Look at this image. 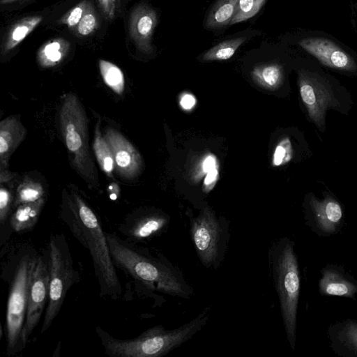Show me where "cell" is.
<instances>
[{"instance_id": "cell-1", "label": "cell", "mask_w": 357, "mask_h": 357, "mask_svg": "<svg viewBox=\"0 0 357 357\" xmlns=\"http://www.w3.org/2000/svg\"><path fill=\"white\" fill-rule=\"evenodd\" d=\"M105 234L114 265L132 279L136 287L185 299L192 296L193 289L181 271L162 254L114 233Z\"/></svg>"}, {"instance_id": "cell-2", "label": "cell", "mask_w": 357, "mask_h": 357, "mask_svg": "<svg viewBox=\"0 0 357 357\" xmlns=\"http://www.w3.org/2000/svg\"><path fill=\"white\" fill-rule=\"evenodd\" d=\"M61 220L72 235L88 250L99 284V296L114 301L123 288L113 264L105 232L95 213L77 194L68 198Z\"/></svg>"}, {"instance_id": "cell-3", "label": "cell", "mask_w": 357, "mask_h": 357, "mask_svg": "<svg viewBox=\"0 0 357 357\" xmlns=\"http://www.w3.org/2000/svg\"><path fill=\"white\" fill-rule=\"evenodd\" d=\"M38 254L33 245H15L2 264V278L8 284L5 336L6 354L14 356L24 347L22 329L25 323L31 278Z\"/></svg>"}, {"instance_id": "cell-4", "label": "cell", "mask_w": 357, "mask_h": 357, "mask_svg": "<svg viewBox=\"0 0 357 357\" xmlns=\"http://www.w3.org/2000/svg\"><path fill=\"white\" fill-rule=\"evenodd\" d=\"M294 242L287 237L274 241L268 252L269 275L278 295L287 339L296 346L301 277Z\"/></svg>"}, {"instance_id": "cell-5", "label": "cell", "mask_w": 357, "mask_h": 357, "mask_svg": "<svg viewBox=\"0 0 357 357\" xmlns=\"http://www.w3.org/2000/svg\"><path fill=\"white\" fill-rule=\"evenodd\" d=\"M296 72L299 93L311 121L323 132L325 116L331 109L343 112L349 98L339 82L313 60L300 59Z\"/></svg>"}, {"instance_id": "cell-6", "label": "cell", "mask_w": 357, "mask_h": 357, "mask_svg": "<svg viewBox=\"0 0 357 357\" xmlns=\"http://www.w3.org/2000/svg\"><path fill=\"white\" fill-rule=\"evenodd\" d=\"M59 124L73 165L89 184L96 187L98 174L89 150L88 119L84 107L74 93H67L63 98Z\"/></svg>"}, {"instance_id": "cell-7", "label": "cell", "mask_w": 357, "mask_h": 357, "mask_svg": "<svg viewBox=\"0 0 357 357\" xmlns=\"http://www.w3.org/2000/svg\"><path fill=\"white\" fill-rule=\"evenodd\" d=\"M49 276V298L40 333H45L59 313L70 288L79 280L68 241L63 234H52L44 253Z\"/></svg>"}, {"instance_id": "cell-8", "label": "cell", "mask_w": 357, "mask_h": 357, "mask_svg": "<svg viewBox=\"0 0 357 357\" xmlns=\"http://www.w3.org/2000/svg\"><path fill=\"white\" fill-rule=\"evenodd\" d=\"M294 45L307 59L338 73L357 77V52L320 30H305L294 38Z\"/></svg>"}, {"instance_id": "cell-9", "label": "cell", "mask_w": 357, "mask_h": 357, "mask_svg": "<svg viewBox=\"0 0 357 357\" xmlns=\"http://www.w3.org/2000/svg\"><path fill=\"white\" fill-rule=\"evenodd\" d=\"M190 235L202 265L208 269H218L225 259L230 239L229 223L206 207L190 219Z\"/></svg>"}, {"instance_id": "cell-10", "label": "cell", "mask_w": 357, "mask_h": 357, "mask_svg": "<svg viewBox=\"0 0 357 357\" xmlns=\"http://www.w3.org/2000/svg\"><path fill=\"white\" fill-rule=\"evenodd\" d=\"M50 276L47 261L43 255L38 254L33 269L28 297L25 323L22 329L24 347L38 326L49 298Z\"/></svg>"}, {"instance_id": "cell-11", "label": "cell", "mask_w": 357, "mask_h": 357, "mask_svg": "<svg viewBox=\"0 0 357 357\" xmlns=\"http://www.w3.org/2000/svg\"><path fill=\"white\" fill-rule=\"evenodd\" d=\"M342 215L340 204L332 197L322 199L310 197L305 211L306 225L317 235L329 236L337 233Z\"/></svg>"}, {"instance_id": "cell-12", "label": "cell", "mask_w": 357, "mask_h": 357, "mask_svg": "<svg viewBox=\"0 0 357 357\" xmlns=\"http://www.w3.org/2000/svg\"><path fill=\"white\" fill-rule=\"evenodd\" d=\"M169 218L159 212L133 214L118 227L126 239L134 243H145L159 236L167 230Z\"/></svg>"}, {"instance_id": "cell-13", "label": "cell", "mask_w": 357, "mask_h": 357, "mask_svg": "<svg viewBox=\"0 0 357 357\" xmlns=\"http://www.w3.org/2000/svg\"><path fill=\"white\" fill-rule=\"evenodd\" d=\"M108 142L118 174L123 178L136 177L142 167V160L135 147L118 130L108 128L104 135Z\"/></svg>"}, {"instance_id": "cell-14", "label": "cell", "mask_w": 357, "mask_h": 357, "mask_svg": "<svg viewBox=\"0 0 357 357\" xmlns=\"http://www.w3.org/2000/svg\"><path fill=\"white\" fill-rule=\"evenodd\" d=\"M318 287L319 293L324 296L356 299L357 282L336 265L328 264L321 270Z\"/></svg>"}, {"instance_id": "cell-15", "label": "cell", "mask_w": 357, "mask_h": 357, "mask_svg": "<svg viewBox=\"0 0 357 357\" xmlns=\"http://www.w3.org/2000/svg\"><path fill=\"white\" fill-rule=\"evenodd\" d=\"M157 15L155 10L146 5L137 6L130 17V34L139 50L151 52V37L157 24Z\"/></svg>"}, {"instance_id": "cell-16", "label": "cell", "mask_w": 357, "mask_h": 357, "mask_svg": "<svg viewBox=\"0 0 357 357\" xmlns=\"http://www.w3.org/2000/svg\"><path fill=\"white\" fill-rule=\"evenodd\" d=\"M330 347L338 356L357 357V320L347 319L328 328Z\"/></svg>"}, {"instance_id": "cell-17", "label": "cell", "mask_w": 357, "mask_h": 357, "mask_svg": "<svg viewBox=\"0 0 357 357\" xmlns=\"http://www.w3.org/2000/svg\"><path fill=\"white\" fill-rule=\"evenodd\" d=\"M26 135V130L15 116H9L0 123L1 168H5L8 160Z\"/></svg>"}, {"instance_id": "cell-18", "label": "cell", "mask_w": 357, "mask_h": 357, "mask_svg": "<svg viewBox=\"0 0 357 357\" xmlns=\"http://www.w3.org/2000/svg\"><path fill=\"white\" fill-rule=\"evenodd\" d=\"M44 205L45 199L43 197L36 202L22 204L16 207L9 219L12 230L24 232L32 229L39 219Z\"/></svg>"}, {"instance_id": "cell-19", "label": "cell", "mask_w": 357, "mask_h": 357, "mask_svg": "<svg viewBox=\"0 0 357 357\" xmlns=\"http://www.w3.org/2000/svg\"><path fill=\"white\" fill-rule=\"evenodd\" d=\"M251 75L253 79L263 87L275 89L283 83L285 69L282 63L274 62L256 66Z\"/></svg>"}, {"instance_id": "cell-20", "label": "cell", "mask_w": 357, "mask_h": 357, "mask_svg": "<svg viewBox=\"0 0 357 357\" xmlns=\"http://www.w3.org/2000/svg\"><path fill=\"white\" fill-rule=\"evenodd\" d=\"M69 47V43L65 39H52L44 44L38 50V61L42 67H53L63 60Z\"/></svg>"}, {"instance_id": "cell-21", "label": "cell", "mask_w": 357, "mask_h": 357, "mask_svg": "<svg viewBox=\"0 0 357 357\" xmlns=\"http://www.w3.org/2000/svg\"><path fill=\"white\" fill-rule=\"evenodd\" d=\"M239 0H219L211 10L205 22L208 29H218L229 24Z\"/></svg>"}, {"instance_id": "cell-22", "label": "cell", "mask_w": 357, "mask_h": 357, "mask_svg": "<svg viewBox=\"0 0 357 357\" xmlns=\"http://www.w3.org/2000/svg\"><path fill=\"white\" fill-rule=\"evenodd\" d=\"M41 16H31L17 22L10 29L3 45V52H8L18 45L42 21Z\"/></svg>"}, {"instance_id": "cell-23", "label": "cell", "mask_w": 357, "mask_h": 357, "mask_svg": "<svg viewBox=\"0 0 357 357\" xmlns=\"http://www.w3.org/2000/svg\"><path fill=\"white\" fill-rule=\"evenodd\" d=\"M93 147L100 167L108 176H112L115 168L114 156L108 142L100 132L98 123L96 128Z\"/></svg>"}, {"instance_id": "cell-24", "label": "cell", "mask_w": 357, "mask_h": 357, "mask_svg": "<svg viewBox=\"0 0 357 357\" xmlns=\"http://www.w3.org/2000/svg\"><path fill=\"white\" fill-rule=\"evenodd\" d=\"M99 68L104 82L116 93L121 95L124 90L125 79L121 70L115 64L100 59Z\"/></svg>"}, {"instance_id": "cell-25", "label": "cell", "mask_w": 357, "mask_h": 357, "mask_svg": "<svg viewBox=\"0 0 357 357\" xmlns=\"http://www.w3.org/2000/svg\"><path fill=\"white\" fill-rule=\"evenodd\" d=\"M245 39V37H241L224 40L209 49L203 55L202 59L206 61L229 59Z\"/></svg>"}, {"instance_id": "cell-26", "label": "cell", "mask_w": 357, "mask_h": 357, "mask_svg": "<svg viewBox=\"0 0 357 357\" xmlns=\"http://www.w3.org/2000/svg\"><path fill=\"white\" fill-rule=\"evenodd\" d=\"M44 192L43 187L39 182L24 181L17 187L13 206L16 208L22 204L36 202L43 197Z\"/></svg>"}, {"instance_id": "cell-27", "label": "cell", "mask_w": 357, "mask_h": 357, "mask_svg": "<svg viewBox=\"0 0 357 357\" xmlns=\"http://www.w3.org/2000/svg\"><path fill=\"white\" fill-rule=\"evenodd\" d=\"M266 0H239L236 13L229 25L245 21L253 17L264 6Z\"/></svg>"}, {"instance_id": "cell-28", "label": "cell", "mask_w": 357, "mask_h": 357, "mask_svg": "<svg viewBox=\"0 0 357 357\" xmlns=\"http://www.w3.org/2000/svg\"><path fill=\"white\" fill-rule=\"evenodd\" d=\"M292 156L291 144L288 137L283 138L277 144L273 151L272 165L278 167L288 162Z\"/></svg>"}, {"instance_id": "cell-29", "label": "cell", "mask_w": 357, "mask_h": 357, "mask_svg": "<svg viewBox=\"0 0 357 357\" xmlns=\"http://www.w3.org/2000/svg\"><path fill=\"white\" fill-rule=\"evenodd\" d=\"M97 26V17L92 6L88 3L85 13L79 21L77 31L81 36H87L94 31Z\"/></svg>"}, {"instance_id": "cell-30", "label": "cell", "mask_w": 357, "mask_h": 357, "mask_svg": "<svg viewBox=\"0 0 357 357\" xmlns=\"http://www.w3.org/2000/svg\"><path fill=\"white\" fill-rule=\"evenodd\" d=\"M88 3L86 0H83L79 3L76 6L63 15L59 22L66 24L69 27H73L78 24L85 13Z\"/></svg>"}, {"instance_id": "cell-31", "label": "cell", "mask_w": 357, "mask_h": 357, "mask_svg": "<svg viewBox=\"0 0 357 357\" xmlns=\"http://www.w3.org/2000/svg\"><path fill=\"white\" fill-rule=\"evenodd\" d=\"M100 7L108 19H112L116 10V0H98Z\"/></svg>"}, {"instance_id": "cell-32", "label": "cell", "mask_w": 357, "mask_h": 357, "mask_svg": "<svg viewBox=\"0 0 357 357\" xmlns=\"http://www.w3.org/2000/svg\"><path fill=\"white\" fill-rule=\"evenodd\" d=\"M196 105L195 96L190 93H183L180 98V105L184 110H190Z\"/></svg>"}, {"instance_id": "cell-33", "label": "cell", "mask_w": 357, "mask_h": 357, "mask_svg": "<svg viewBox=\"0 0 357 357\" xmlns=\"http://www.w3.org/2000/svg\"><path fill=\"white\" fill-rule=\"evenodd\" d=\"M11 178V174H8L7 171H4L3 169L1 168V174H0V181L3 183V181H7Z\"/></svg>"}, {"instance_id": "cell-34", "label": "cell", "mask_w": 357, "mask_h": 357, "mask_svg": "<svg viewBox=\"0 0 357 357\" xmlns=\"http://www.w3.org/2000/svg\"><path fill=\"white\" fill-rule=\"evenodd\" d=\"M15 1H17V0H0V3H1V4H7V3L14 2Z\"/></svg>"}, {"instance_id": "cell-35", "label": "cell", "mask_w": 357, "mask_h": 357, "mask_svg": "<svg viewBox=\"0 0 357 357\" xmlns=\"http://www.w3.org/2000/svg\"><path fill=\"white\" fill-rule=\"evenodd\" d=\"M352 8L353 11L355 13L356 17H357V2H355L352 4Z\"/></svg>"}]
</instances>
